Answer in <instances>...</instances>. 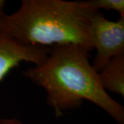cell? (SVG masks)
Segmentation results:
<instances>
[{
    "label": "cell",
    "mask_w": 124,
    "mask_h": 124,
    "mask_svg": "<svg viewBox=\"0 0 124 124\" xmlns=\"http://www.w3.org/2000/svg\"><path fill=\"white\" fill-rule=\"evenodd\" d=\"M90 31L97 51L92 65L99 72L112 58L124 54V17L110 21L98 10L90 19Z\"/></svg>",
    "instance_id": "3"
},
{
    "label": "cell",
    "mask_w": 124,
    "mask_h": 124,
    "mask_svg": "<svg viewBox=\"0 0 124 124\" xmlns=\"http://www.w3.org/2000/svg\"><path fill=\"white\" fill-rule=\"evenodd\" d=\"M0 124H22L17 119H0Z\"/></svg>",
    "instance_id": "7"
},
{
    "label": "cell",
    "mask_w": 124,
    "mask_h": 124,
    "mask_svg": "<svg viewBox=\"0 0 124 124\" xmlns=\"http://www.w3.org/2000/svg\"><path fill=\"white\" fill-rule=\"evenodd\" d=\"M97 11L84 1L23 0L15 13L0 17V31L26 44H75L90 53V19Z\"/></svg>",
    "instance_id": "2"
},
{
    "label": "cell",
    "mask_w": 124,
    "mask_h": 124,
    "mask_svg": "<svg viewBox=\"0 0 124 124\" xmlns=\"http://www.w3.org/2000/svg\"><path fill=\"white\" fill-rule=\"evenodd\" d=\"M48 47L23 44L0 31V82L22 62L39 65L48 57Z\"/></svg>",
    "instance_id": "4"
},
{
    "label": "cell",
    "mask_w": 124,
    "mask_h": 124,
    "mask_svg": "<svg viewBox=\"0 0 124 124\" xmlns=\"http://www.w3.org/2000/svg\"><path fill=\"white\" fill-rule=\"evenodd\" d=\"M90 52L75 44L49 48L47 58L23 75L45 89L47 101L59 117L79 108L84 100L101 108L119 124H124V108L103 88L98 72L89 62Z\"/></svg>",
    "instance_id": "1"
},
{
    "label": "cell",
    "mask_w": 124,
    "mask_h": 124,
    "mask_svg": "<svg viewBox=\"0 0 124 124\" xmlns=\"http://www.w3.org/2000/svg\"><path fill=\"white\" fill-rule=\"evenodd\" d=\"M5 5V1L4 0H0V17L4 15V7Z\"/></svg>",
    "instance_id": "8"
},
{
    "label": "cell",
    "mask_w": 124,
    "mask_h": 124,
    "mask_svg": "<svg viewBox=\"0 0 124 124\" xmlns=\"http://www.w3.org/2000/svg\"><path fill=\"white\" fill-rule=\"evenodd\" d=\"M84 3L94 10H99V9H104L106 10H115L120 14L121 17H124V0H90L84 1Z\"/></svg>",
    "instance_id": "6"
},
{
    "label": "cell",
    "mask_w": 124,
    "mask_h": 124,
    "mask_svg": "<svg viewBox=\"0 0 124 124\" xmlns=\"http://www.w3.org/2000/svg\"><path fill=\"white\" fill-rule=\"evenodd\" d=\"M99 81L106 91L124 97V54L113 57L98 72Z\"/></svg>",
    "instance_id": "5"
}]
</instances>
